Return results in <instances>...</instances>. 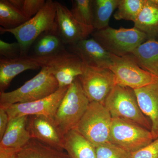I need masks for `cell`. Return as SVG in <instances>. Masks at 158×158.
Instances as JSON below:
<instances>
[{
	"instance_id": "6da1fadb",
	"label": "cell",
	"mask_w": 158,
	"mask_h": 158,
	"mask_svg": "<svg viewBox=\"0 0 158 158\" xmlns=\"http://www.w3.org/2000/svg\"><path fill=\"white\" fill-rule=\"evenodd\" d=\"M56 2L48 0L35 16L22 25L14 29L6 30L0 27L1 34L9 33L14 35L20 45L22 56H28L29 51L40 34L57 29Z\"/></svg>"
},
{
	"instance_id": "7a4b0ae2",
	"label": "cell",
	"mask_w": 158,
	"mask_h": 158,
	"mask_svg": "<svg viewBox=\"0 0 158 158\" xmlns=\"http://www.w3.org/2000/svg\"><path fill=\"white\" fill-rule=\"evenodd\" d=\"M59 88L53 75L46 67L42 66L39 73L19 88L0 93V107L38 100L52 94Z\"/></svg>"
},
{
	"instance_id": "3957f363",
	"label": "cell",
	"mask_w": 158,
	"mask_h": 158,
	"mask_svg": "<svg viewBox=\"0 0 158 158\" xmlns=\"http://www.w3.org/2000/svg\"><path fill=\"white\" fill-rule=\"evenodd\" d=\"M104 104L112 118L130 122L151 131V123L141 111L135 90L131 88L116 85Z\"/></svg>"
},
{
	"instance_id": "277c9868",
	"label": "cell",
	"mask_w": 158,
	"mask_h": 158,
	"mask_svg": "<svg viewBox=\"0 0 158 158\" xmlns=\"http://www.w3.org/2000/svg\"><path fill=\"white\" fill-rule=\"evenodd\" d=\"M90 103L77 77L69 87L54 118L63 136L76 127Z\"/></svg>"
},
{
	"instance_id": "5b68a950",
	"label": "cell",
	"mask_w": 158,
	"mask_h": 158,
	"mask_svg": "<svg viewBox=\"0 0 158 158\" xmlns=\"http://www.w3.org/2000/svg\"><path fill=\"white\" fill-rule=\"evenodd\" d=\"M91 35L109 53L119 57L129 55L148 40L146 34L135 27L117 29L109 26L102 30H95Z\"/></svg>"
},
{
	"instance_id": "8992f818",
	"label": "cell",
	"mask_w": 158,
	"mask_h": 158,
	"mask_svg": "<svg viewBox=\"0 0 158 158\" xmlns=\"http://www.w3.org/2000/svg\"><path fill=\"white\" fill-rule=\"evenodd\" d=\"M112 121V116L104 104L91 102L74 129L96 146L110 142Z\"/></svg>"
},
{
	"instance_id": "52a82bcc",
	"label": "cell",
	"mask_w": 158,
	"mask_h": 158,
	"mask_svg": "<svg viewBox=\"0 0 158 158\" xmlns=\"http://www.w3.org/2000/svg\"><path fill=\"white\" fill-rule=\"evenodd\" d=\"M32 58L53 75L59 88L69 87L83 73L84 64L81 60L67 49L49 56Z\"/></svg>"
},
{
	"instance_id": "ba28073f",
	"label": "cell",
	"mask_w": 158,
	"mask_h": 158,
	"mask_svg": "<svg viewBox=\"0 0 158 158\" xmlns=\"http://www.w3.org/2000/svg\"><path fill=\"white\" fill-rule=\"evenodd\" d=\"M109 69L114 74L116 85L133 90L158 81V77L141 68L128 56L119 57L112 55Z\"/></svg>"
},
{
	"instance_id": "9c48e42d",
	"label": "cell",
	"mask_w": 158,
	"mask_h": 158,
	"mask_svg": "<svg viewBox=\"0 0 158 158\" xmlns=\"http://www.w3.org/2000/svg\"><path fill=\"white\" fill-rule=\"evenodd\" d=\"M154 140L149 130L130 122L112 118L110 142L118 147L132 153Z\"/></svg>"
},
{
	"instance_id": "30bf717a",
	"label": "cell",
	"mask_w": 158,
	"mask_h": 158,
	"mask_svg": "<svg viewBox=\"0 0 158 158\" xmlns=\"http://www.w3.org/2000/svg\"><path fill=\"white\" fill-rule=\"evenodd\" d=\"M78 78L90 102L104 103L116 85L114 74L108 68H98L84 64L83 73Z\"/></svg>"
},
{
	"instance_id": "8fae6325",
	"label": "cell",
	"mask_w": 158,
	"mask_h": 158,
	"mask_svg": "<svg viewBox=\"0 0 158 158\" xmlns=\"http://www.w3.org/2000/svg\"><path fill=\"white\" fill-rule=\"evenodd\" d=\"M69 87L59 88L52 94L38 100L15 104L4 109L8 113L9 119L34 115H41L54 119Z\"/></svg>"
},
{
	"instance_id": "7c38bea8",
	"label": "cell",
	"mask_w": 158,
	"mask_h": 158,
	"mask_svg": "<svg viewBox=\"0 0 158 158\" xmlns=\"http://www.w3.org/2000/svg\"><path fill=\"white\" fill-rule=\"evenodd\" d=\"M56 23L57 31L66 46L73 45L88 38L95 31L78 22L68 9L61 3L56 2Z\"/></svg>"
},
{
	"instance_id": "4fadbf2b",
	"label": "cell",
	"mask_w": 158,
	"mask_h": 158,
	"mask_svg": "<svg viewBox=\"0 0 158 158\" xmlns=\"http://www.w3.org/2000/svg\"><path fill=\"white\" fill-rule=\"evenodd\" d=\"M27 128L31 138L59 150L64 151L63 138L53 118L41 115L28 116Z\"/></svg>"
},
{
	"instance_id": "5bb4252c",
	"label": "cell",
	"mask_w": 158,
	"mask_h": 158,
	"mask_svg": "<svg viewBox=\"0 0 158 158\" xmlns=\"http://www.w3.org/2000/svg\"><path fill=\"white\" fill-rule=\"evenodd\" d=\"M67 47L69 51L78 56L85 65L109 69L112 64V54L92 37L83 40Z\"/></svg>"
},
{
	"instance_id": "9a60e30c",
	"label": "cell",
	"mask_w": 158,
	"mask_h": 158,
	"mask_svg": "<svg viewBox=\"0 0 158 158\" xmlns=\"http://www.w3.org/2000/svg\"><path fill=\"white\" fill-rule=\"evenodd\" d=\"M28 117L9 119L6 132L0 139V150L18 152L32 139L27 128Z\"/></svg>"
},
{
	"instance_id": "2e32d148",
	"label": "cell",
	"mask_w": 158,
	"mask_h": 158,
	"mask_svg": "<svg viewBox=\"0 0 158 158\" xmlns=\"http://www.w3.org/2000/svg\"><path fill=\"white\" fill-rule=\"evenodd\" d=\"M41 65L29 56L14 59H0V93L5 92L13 79L28 70H36Z\"/></svg>"
},
{
	"instance_id": "e0dca14e",
	"label": "cell",
	"mask_w": 158,
	"mask_h": 158,
	"mask_svg": "<svg viewBox=\"0 0 158 158\" xmlns=\"http://www.w3.org/2000/svg\"><path fill=\"white\" fill-rule=\"evenodd\" d=\"M142 113L151 123L154 139L158 138V81L134 90Z\"/></svg>"
},
{
	"instance_id": "ac0fdd59",
	"label": "cell",
	"mask_w": 158,
	"mask_h": 158,
	"mask_svg": "<svg viewBox=\"0 0 158 158\" xmlns=\"http://www.w3.org/2000/svg\"><path fill=\"white\" fill-rule=\"evenodd\" d=\"M127 56L141 68L158 77V40H147Z\"/></svg>"
},
{
	"instance_id": "d6986e66",
	"label": "cell",
	"mask_w": 158,
	"mask_h": 158,
	"mask_svg": "<svg viewBox=\"0 0 158 158\" xmlns=\"http://www.w3.org/2000/svg\"><path fill=\"white\" fill-rule=\"evenodd\" d=\"M63 149L69 158H96L95 146L75 129L64 135Z\"/></svg>"
},
{
	"instance_id": "ffe728a7",
	"label": "cell",
	"mask_w": 158,
	"mask_h": 158,
	"mask_svg": "<svg viewBox=\"0 0 158 158\" xmlns=\"http://www.w3.org/2000/svg\"><path fill=\"white\" fill-rule=\"evenodd\" d=\"M32 47L33 55L30 56L33 58L49 56L66 50V46L59 36L57 29L40 34Z\"/></svg>"
},
{
	"instance_id": "44dd1931",
	"label": "cell",
	"mask_w": 158,
	"mask_h": 158,
	"mask_svg": "<svg viewBox=\"0 0 158 158\" xmlns=\"http://www.w3.org/2000/svg\"><path fill=\"white\" fill-rule=\"evenodd\" d=\"M134 27L146 34L148 39L158 34V6L153 0H145Z\"/></svg>"
},
{
	"instance_id": "7402d4cb",
	"label": "cell",
	"mask_w": 158,
	"mask_h": 158,
	"mask_svg": "<svg viewBox=\"0 0 158 158\" xmlns=\"http://www.w3.org/2000/svg\"><path fill=\"white\" fill-rule=\"evenodd\" d=\"M17 158H69L66 152L32 138L17 152Z\"/></svg>"
},
{
	"instance_id": "603a6c76",
	"label": "cell",
	"mask_w": 158,
	"mask_h": 158,
	"mask_svg": "<svg viewBox=\"0 0 158 158\" xmlns=\"http://www.w3.org/2000/svg\"><path fill=\"white\" fill-rule=\"evenodd\" d=\"M119 0H92L93 26L94 30L109 27L113 11L117 9Z\"/></svg>"
},
{
	"instance_id": "cb8c5ba5",
	"label": "cell",
	"mask_w": 158,
	"mask_h": 158,
	"mask_svg": "<svg viewBox=\"0 0 158 158\" xmlns=\"http://www.w3.org/2000/svg\"><path fill=\"white\" fill-rule=\"evenodd\" d=\"M28 19L9 0L0 1V25L6 30L22 25Z\"/></svg>"
},
{
	"instance_id": "d4e9b609",
	"label": "cell",
	"mask_w": 158,
	"mask_h": 158,
	"mask_svg": "<svg viewBox=\"0 0 158 158\" xmlns=\"http://www.w3.org/2000/svg\"><path fill=\"white\" fill-rule=\"evenodd\" d=\"M145 2V0H119L114 18L135 22Z\"/></svg>"
},
{
	"instance_id": "484cf974",
	"label": "cell",
	"mask_w": 158,
	"mask_h": 158,
	"mask_svg": "<svg viewBox=\"0 0 158 158\" xmlns=\"http://www.w3.org/2000/svg\"><path fill=\"white\" fill-rule=\"evenodd\" d=\"M92 2V0H73L70 10L78 22L87 27L94 29Z\"/></svg>"
},
{
	"instance_id": "4316f807",
	"label": "cell",
	"mask_w": 158,
	"mask_h": 158,
	"mask_svg": "<svg viewBox=\"0 0 158 158\" xmlns=\"http://www.w3.org/2000/svg\"><path fill=\"white\" fill-rule=\"evenodd\" d=\"M28 20L31 19L44 7L45 0H9Z\"/></svg>"
},
{
	"instance_id": "83f0119b",
	"label": "cell",
	"mask_w": 158,
	"mask_h": 158,
	"mask_svg": "<svg viewBox=\"0 0 158 158\" xmlns=\"http://www.w3.org/2000/svg\"><path fill=\"white\" fill-rule=\"evenodd\" d=\"M95 147L96 158H131V153L111 142Z\"/></svg>"
},
{
	"instance_id": "f1b7e54d",
	"label": "cell",
	"mask_w": 158,
	"mask_h": 158,
	"mask_svg": "<svg viewBox=\"0 0 158 158\" xmlns=\"http://www.w3.org/2000/svg\"><path fill=\"white\" fill-rule=\"evenodd\" d=\"M0 55L7 59H14L22 56L20 45L18 42L8 43L0 40Z\"/></svg>"
},
{
	"instance_id": "f546056e",
	"label": "cell",
	"mask_w": 158,
	"mask_h": 158,
	"mask_svg": "<svg viewBox=\"0 0 158 158\" xmlns=\"http://www.w3.org/2000/svg\"><path fill=\"white\" fill-rule=\"evenodd\" d=\"M131 158H158V138L147 146L131 153Z\"/></svg>"
},
{
	"instance_id": "4dcf8cb0",
	"label": "cell",
	"mask_w": 158,
	"mask_h": 158,
	"mask_svg": "<svg viewBox=\"0 0 158 158\" xmlns=\"http://www.w3.org/2000/svg\"><path fill=\"white\" fill-rule=\"evenodd\" d=\"M9 121L8 113L4 108L0 107V139L6 132Z\"/></svg>"
},
{
	"instance_id": "1f68e13d",
	"label": "cell",
	"mask_w": 158,
	"mask_h": 158,
	"mask_svg": "<svg viewBox=\"0 0 158 158\" xmlns=\"http://www.w3.org/2000/svg\"><path fill=\"white\" fill-rule=\"evenodd\" d=\"M0 158H17V152L0 150Z\"/></svg>"
},
{
	"instance_id": "d6a6232c",
	"label": "cell",
	"mask_w": 158,
	"mask_h": 158,
	"mask_svg": "<svg viewBox=\"0 0 158 158\" xmlns=\"http://www.w3.org/2000/svg\"><path fill=\"white\" fill-rule=\"evenodd\" d=\"M153 1L158 6V0H153Z\"/></svg>"
}]
</instances>
